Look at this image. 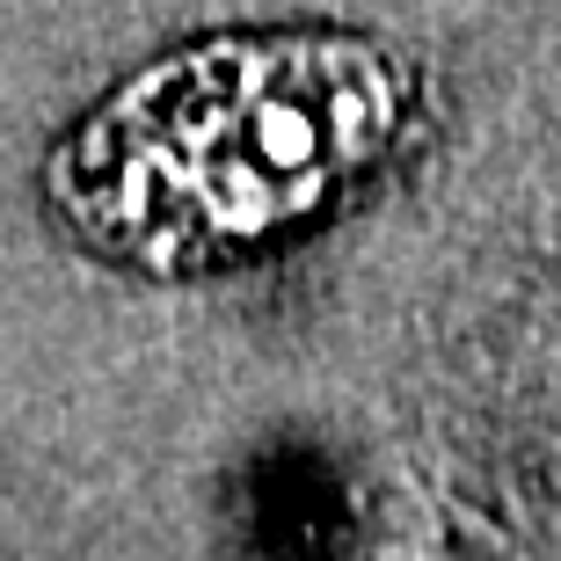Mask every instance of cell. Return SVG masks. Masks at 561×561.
Returning <instances> with one entry per match:
<instances>
[{
	"instance_id": "6da1fadb",
	"label": "cell",
	"mask_w": 561,
	"mask_h": 561,
	"mask_svg": "<svg viewBox=\"0 0 561 561\" xmlns=\"http://www.w3.org/2000/svg\"><path fill=\"white\" fill-rule=\"evenodd\" d=\"M409 125V73L373 37H219L146 66L51 153V211L131 271L271 249L373 175Z\"/></svg>"
}]
</instances>
